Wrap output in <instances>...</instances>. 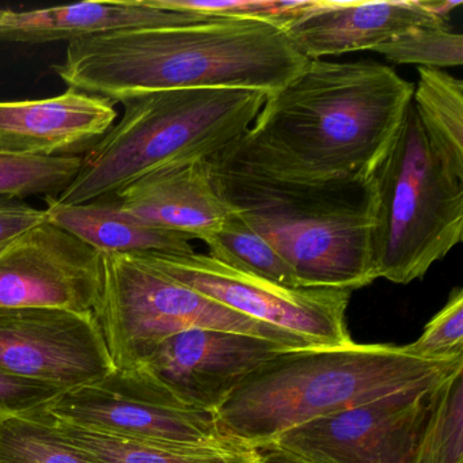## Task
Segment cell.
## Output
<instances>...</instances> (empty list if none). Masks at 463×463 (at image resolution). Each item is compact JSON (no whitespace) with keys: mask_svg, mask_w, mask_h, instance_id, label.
<instances>
[{"mask_svg":"<svg viewBox=\"0 0 463 463\" xmlns=\"http://www.w3.org/2000/svg\"><path fill=\"white\" fill-rule=\"evenodd\" d=\"M102 253L45 219L0 251V308L93 313Z\"/></svg>","mask_w":463,"mask_h":463,"instance_id":"13","label":"cell"},{"mask_svg":"<svg viewBox=\"0 0 463 463\" xmlns=\"http://www.w3.org/2000/svg\"><path fill=\"white\" fill-rule=\"evenodd\" d=\"M44 221V210L17 199H0V251L18 235Z\"/></svg>","mask_w":463,"mask_h":463,"instance_id":"29","label":"cell"},{"mask_svg":"<svg viewBox=\"0 0 463 463\" xmlns=\"http://www.w3.org/2000/svg\"><path fill=\"white\" fill-rule=\"evenodd\" d=\"M43 411L85 430L162 446L232 441L219 432L215 413L172 405L135 371L115 370L101 381L66 390Z\"/></svg>","mask_w":463,"mask_h":463,"instance_id":"11","label":"cell"},{"mask_svg":"<svg viewBox=\"0 0 463 463\" xmlns=\"http://www.w3.org/2000/svg\"><path fill=\"white\" fill-rule=\"evenodd\" d=\"M83 156L36 158L0 153V199L56 197L77 177Z\"/></svg>","mask_w":463,"mask_h":463,"instance_id":"22","label":"cell"},{"mask_svg":"<svg viewBox=\"0 0 463 463\" xmlns=\"http://www.w3.org/2000/svg\"><path fill=\"white\" fill-rule=\"evenodd\" d=\"M63 392L66 390L0 370V422L40 411Z\"/></svg>","mask_w":463,"mask_h":463,"instance_id":"28","label":"cell"},{"mask_svg":"<svg viewBox=\"0 0 463 463\" xmlns=\"http://www.w3.org/2000/svg\"><path fill=\"white\" fill-rule=\"evenodd\" d=\"M370 184L375 278H424L462 241L463 172L430 139L411 102Z\"/></svg>","mask_w":463,"mask_h":463,"instance_id":"6","label":"cell"},{"mask_svg":"<svg viewBox=\"0 0 463 463\" xmlns=\"http://www.w3.org/2000/svg\"><path fill=\"white\" fill-rule=\"evenodd\" d=\"M45 219L80 238L99 253L137 256L194 253L191 238L137 221L121 210L115 194L77 205L47 197Z\"/></svg>","mask_w":463,"mask_h":463,"instance_id":"18","label":"cell"},{"mask_svg":"<svg viewBox=\"0 0 463 463\" xmlns=\"http://www.w3.org/2000/svg\"><path fill=\"white\" fill-rule=\"evenodd\" d=\"M268 94L177 89L124 99L123 118L83 156L77 177L56 202L83 204L159 170L215 158L250 128Z\"/></svg>","mask_w":463,"mask_h":463,"instance_id":"5","label":"cell"},{"mask_svg":"<svg viewBox=\"0 0 463 463\" xmlns=\"http://www.w3.org/2000/svg\"><path fill=\"white\" fill-rule=\"evenodd\" d=\"M419 463H463V370L449 376L441 386Z\"/></svg>","mask_w":463,"mask_h":463,"instance_id":"25","label":"cell"},{"mask_svg":"<svg viewBox=\"0 0 463 463\" xmlns=\"http://www.w3.org/2000/svg\"><path fill=\"white\" fill-rule=\"evenodd\" d=\"M444 24L424 9L421 0H317L310 10L289 21L283 32L307 61H322L326 56L375 51L409 29Z\"/></svg>","mask_w":463,"mask_h":463,"instance_id":"15","label":"cell"},{"mask_svg":"<svg viewBox=\"0 0 463 463\" xmlns=\"http://www.w3.org/2000/svg\"><path fill=\"white\" fill-rule=\"evenodd\" d=\"M295 351L273 341L223 330L189 329L148 349L129 370L172 405L215 413L265 363Z\"/></svg>","mask_w":463,"mask_h":463,"instance_id":"10","label":"cell"},{"mask_svg":"<svg viewBox=\"0 0 463 463\" xmlns=\"http://www.w3.org/2000/svg\"><path fill=\"white\" fill-rule=\"evenodd\" d=\"M28 416L39 420L61 441L99 463H260L262 458L257 449L232 441L205 447L162 446L85 430L61 421L43 409Z\"/></svg>","mask_w":463,"mask_h":463,"instance_id":"19","label":"cell"},{"mask_svg":"<svg viewBox=\"0 0 463 463\" xmlns=\"http://www.w3.org/2000/svg\"><path fill=\"white\" fill-rule=\"evenodd\" d=\"M151 6L184 10L197 14L237 20H257L283 29L302 15L317 0H146Z\"/></svg>","mask_w":463,"mask_h":463,"instance_id":"26","label":"cell"},{"mask_svg":"<svg viewBox=\"0 0 463 463\" xmlns=\"http://www.w3.org/2000/svg\"><path fill=\"white\" fill-rule=\"evenodd\" d=\"M411 104L439 150L463 172V83L444 70L417 69Z\"/></svg>","mask_w":463,"mask_h":463,"instance_id":"20","label":"cell"},{"mask_svg":"<svg viewBox=\"0 0 463 463\" xmlns=\"http://www.w3.org/2000/svg\"><path fill=\"white\" fill-rule=\"evenodd\" d=\"M424 9L436 20L446 23L452 12L462 5L460 0H421Z\"/></svg>","mask_w":463,"mask_h":463,"instance_id":"30","label":"cell"},{"mask_svg":"<svg viewBox=\"0 0 463 463\" xmlns=\"http://www.w3.org/2000/svg\"><path fill=\"white\" fill-rule=\"evenodd\" d=\"M115 196L121 210L137 221L192 241H204L232 213L213 186L208 161L159 170Z\"/></svg>","mask_w":463,"mask_h":463,"instance_id":"16","label":"cell"},{"mask_svg":"<svg viewBox=\"0 0 463 463\" xmlns=\"http://www.w3.org/2000/svg\"><path fill=\"white\" fill-rule=\"evenodd\" d=\"M265 463H302L299 460L292 459L286 455L278 454V452H261Z\"/></svg>","mask_w":463,"mask_h":463,"instance_id":"31","label":"cell"},{"mask_svg":"<svg viewBox=\"0 0 463 463\" xmlns=\"http://www.w3.org/2000/svg\"><path fill=\"white\" fill-rule=\"evenodd\" d=\"M373 52L395 64L449 69L463 64V36L449 26H416L392 37Z\"/></svg>","mask_w":463,"mask_h":463,"instance_id":"24","label":"cell"},{"mask_svg":"<svg viewBox=\"0 0 463 463\" xmlns=\"http://www.w3.org/2000/svg\"><path fill=\"white\" fill-rule=\"evenodd\" d=\"M203 242L208 256L234 269L287 288H299L291 267L234 210Z\"/></svg>","mask_w":463,"mask_h":463,"instance_id":"21","label":"cell"},{"mask_svg":"<svg viewBox=\"0 0 463 463\" xmlns=\"http://www.w3.org/2000/svg\"><path fill=\"white\" fill-rule=\"evenodd\" d=\"M307 61L273 24L215 18L77 39L69 43L55 71L69 88L116 105L139 94L177 89L272 93Z\"/></svg>","mask_w":463,"mask_h":463,"instance_id":"2","label":"cell"},{"mask_svg":"<svg viewBox=\"0 0 463 463\" xmlns=\"http://www.w3.org/2000/svg\"><path fill=\"white\" fill-rule=\"evenodd\" d=\"M446 381L306 422L281 433L260 452H278L302 463H419Z\"/></svg>","mask_w":463,"mask_h":463,"instance_id":"9","label":"cell"},{"mask_svg":"<svg viewBox=\"0 0 463 463\" xmlns=\"http://www.w3.org/2000/svg\"><path fill=\"white\" fill-rule=\"evenodd\" d=\"M219 17L151 6L146 0L83 2L71 6L31 12L0 10V42L44 44L74 42L105 32L124 29L170 28L192 25Z\"/></svg>","mask_w":463,"mask_h":463,"instance_id":"17","label":"cell"},{"mask_svg":"<svg viewBox=\"0 0 463 463\" xmlns=\"http://www.w3.org/2000/svg\"><path fill=\"white\" fill-rule=\"evenodd\" d=\"M115 104L69 88L43 99L0 102V153L58 158L88 153L112 128Z\"/></svg>","mask_w":463,"mask_h":463,"instance_id":"14","label":"cell"},{"mask_svg":"<svg viewBox=\"0 0 463 463\" xmlns=\"http://www.w3.org/2000/svg\"><path fill=\"white\" fill-rule=\"evenodd\" d=\"M0 370L71 390L116 367L94 313L26 307L0 308Z\"/></svg>","mask_w":463,"mask_h":463,"instance_id":"12","label":"cell"},{"mask_svg":"<svg viewBox=\"0 0 463 463\" xmlns=\"http://www.w3.org/2000/svg\"><path fill=\"white\" fill-rule=\"evenodd\" d=\"M0 463H99L32 416L0 422Z\"/></svg>","mask_w":463,"mask_h":463,"instance_id":"23","label":"cell"},{"mask_svg":"<svg viewBox=\"0 0 463 463\" xmlns=\"http://www.w3.org/2000/svg\"><path fill=\"white\" fill-rule=\"evenodd\" d=\"M413 89L376 61H308L268 94L250 128L218 156L302 180H368L405 118Z\"/></svg>","mask_w":463,"mask_h":463,"instance_id":"1","label":"cell"},{"mask_svg":"<svg viewBox=\"0 0 463 463\" xmlns=\"http://www.w3.org/2000/svg\"><path fill=\"white\" fill-rule=\"evenodd\" d=\"M93 313L116 370H129L148 349L189 329L241 333L295 351L313 349L302 338L232 311L124 254L102 253L101 295Z\"/></svg>","mask_w":463,"mask_h":463,"instance_id":"7","label":"cell"},{"mask_svg":"<svg viewBox=\"0 0 463 463\" xmlns=\"http://www.w3.org/2000/svg\"><path fill=\"white\" fill-rule=\"evenodd\" d=\"M219 196L294 270L299 288L354 292L376 280L373 191L365 181H311L215 156Z\"/></svg>","mask_w":463,"mask_h":463,"instance_id":"3","label":"cell"},{"mask_svg":"<svg viewBox=\"0 0 463 463\" xmlns=\"http://www.w3.org/2000/svg\"><path fill=\"white\" fill-rule=\"evenodd\" d=\"M403 352L424 362H449L463 357V289H452L444 307L428 322Z\"/></svg>","mask_w":463,"mask_h":463,"instance_id":"27","label":"cell"},{"mask_svg":"<svg viewBox=\"0 0 463 463\" xmlns=\"http://www.w3.org/2000/svg\"><path fill=\"white\" fill-rule=\"evenodd\" d=\"M134 257L232 311L302 338L313 348L354 344L346 329L352 294L346 289L287 288L196 251Z\"/></svg>","mask_w":463,"mask_h":463,"instance_id":"8","label":"cell"},{"mask_svg":"<svg viewBox=\"0 0 463 463\" xmlns=\"http://www.w3.org/2000/svg\"><path fill=\"white\" fill-rule=\"evenodd\" d=\"M463 357L424 362L402 346L354 343L345 348L283 352L245 379L215 411L219 432L261 451L287 430L384 395L440 383Z\"/></svg>","mask_w":463,"mask_h":463,"instance_id":"4","label":"cell"},{"mask_svg":"<svg viewBox=\"0 0 463 463\" xmlns=\"http://www.w3.org/2000/svg\"><path fill=\"white\" fill-rule=\"evenodd\" d=\"M260 463H265L264 457L261 458V460H260Z\"/></svg>","mask_w":463,"mask_h":463,"instance_id":"32","label":"cell"}]
</instances>
